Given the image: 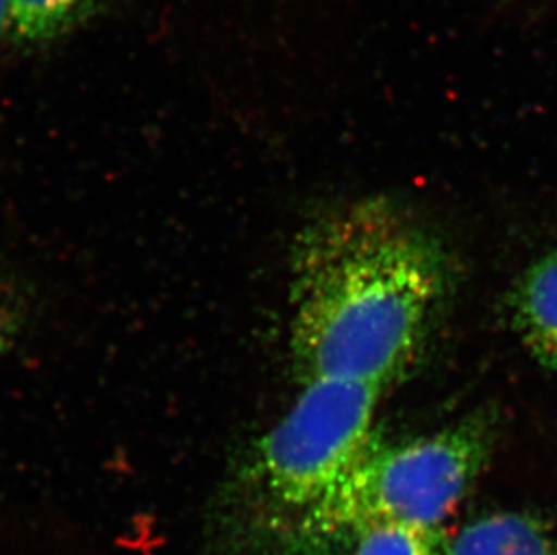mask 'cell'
<instances>
[{
    "mask_svg": "<svg viewBox=\"0 0 557 555\" xmlns=\"http://www.w3.org/2000/svg\"><path fill=\"white\" fill-rule=\"evenodd\" d=\"M490 442V422L479 417L406 444L373 442L298 530L306 538L359 535L388 523L432 530L463 498Z\"/></svg>",
    "mask_w": 557,
    "mask_h": 555,
    "instance_id": "cell-2",
    "label": "cell"
},
{
    "mask_svg": "<svg viewBox=\"0 0 557 555\" xmlns=\"http://www.w3.org/2000/svg\"><path fill=\"white\" fill-rule=\"evenodd\" d=\"M512 321L532 357L557 372V251L520 278L512 293Z\"/></svg>",
    "mask_w": 557,
    "mask_h": 555,
    "instance_id": "cell-4",
    "label": "cell"
},
{
    "mask_svg": "<svg viewBox=\"0 0 557 555\" xmlns=\"http://www.w3.org/2000/svg\"><path fill=\"white\" fill-rule=\"evenodd\" d=\"M101 0H8L10 26L26 44H48L87 21Z\"/></svg>",
    "mask_w": 557,
    "mask_h": 555,
    "instance_id": "cell-6",
    "label": "cell"
},
{
    "mask_svg": "<svg viewBox=\"0 0 557 555\" xmlns=\"http://www.w3.org/2000/svg\"><path fill=\"white\" fill-rule=\"evenodd\" d=\"M8 24H10V8H8V0H0V37H2V33H4Z\"/></svg>",
    "mask_w": 557,
    "mask_h": 555,
    "instance_id": "cell-9",
    "label": "cell"
},
{
    "mask_svg": "<svg viewBox=\"0 0 557 555\" xmlns=\"http://www.w3.org/2000/svg\"><path fill=\"white\" fill-rule=\"evenodd\" d=\"M449 555H557L542 525L521 514H493L468 525Z\"/></svg>",
    "mask_w": 557,
    "mask_h": 555,
    "instance_id": "cell-5",
    "label": "cell"
},
{
    "mask_svg": "<svg viewBox=\"0 0 557 555\" xmlns=\"http://www.w3.org/2000/svg\"><path fill=\"white\" fill-rule=\"evenodd\" d=\"M358 538L354 555H433L432 530L410 525H377Z\"/></svg>",
    "mask_w": 557,
    "mask_h": 555,
    "instance_id": "cell-7",
    "label": "cell"
},
{
    "mask_svg": "<svg viewBox=\"0 0 557 555\" xmlns=\"http://www.w3.org/2000/svg\"><path fill=\"white\" fill-rule=\"evenodd\" d=\"M21 304L13 288L0 278V357L10 350L21 332Z\"/></svg>",
    "mask_w": 557,
    "mask_h": 555,
    "instance_id": "cell-8",
    "label": "cell"
},
{
    "mask_svg": "<svg viewBox=\"0 0 557 555\" xmlns=\"http://www.w3.org/2000/svg\"><path fill=\"white\" fill-rule=\"evenodd\" d=\"M260 439L246 485L269 510L304 519L373 444L377 388L348 379H312Z\"/></svg>",
    "mask_w": 557,
    "mask_h": 555,
    "instance_id": "cell-3",
    "label": "cell"
},
{
    "mask_svg": "<svg viewBox=\"0 0 557 555\" xmlns=\"http://www.w3.org/2000/svg\"><path fill=\"white\" fill-rule=\"evenodd\" d=\"M446 291L441 247L388 200L332 210L298 236L290 268V350L301 383L399 381Z\"/></svg>",
    "mask_w": 557,
    "mask_h": 555,
    "instance_id": "cell-1",
    "label": "cell"
}]
</instances>
